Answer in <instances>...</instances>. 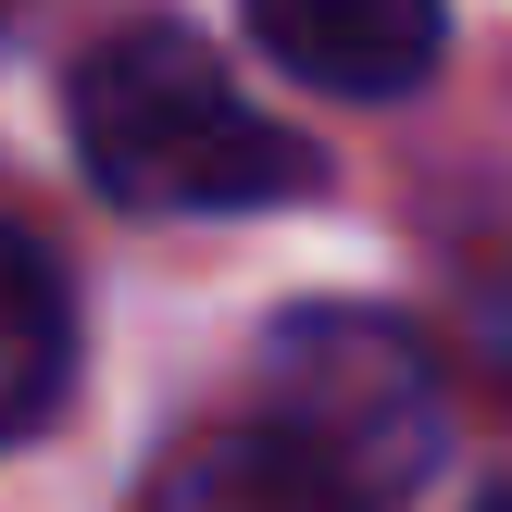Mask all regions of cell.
<instances>
[{
  "mask_svg": "<svg viewBox=\"0 0 512 512\" xmlns=\"http://www.w3.org/2000/svg\"><path fill=\"white\" fill-rule=\"evenodd\" d=\"M63 125H75L88 188L125 200V213H275V200L325 188V163L275 113H250L225 88V63L175 25L100 38L63 88Z\"/></svg>",
  "mask_w": 512,
  "mask_h": 512,
  "instance_id": "obj_1",
  "label": "cell"
},
{
  "mask_svg": "<svg viewBox=\"0 0 512 512\" xmlns=\"http://www.w3.org/2000/svg\"><path fill=\"white\" fill-rule=\"evenodd\" d=\"M263 425L338 512H400L438 475L450 400H438V350L375 300H313L263 338Z\"/></svg>",
  "mask_w": 512,
  "mask_h": 512,
  "instance_id": "obj_2",
  "label": "cell"
},
{
  "mask_svg": "<svg viewBox=\"0 0 512 512\" xmlns=\"http://www.w3.org/2000/svg\"><path fill=\"white\" fill-rule=\"evenodd\" d=\"M238 25L300 88H338V100H400V88H425L438 50H450L438 0H238Z\"/></svg>",
  "mask_w": 512,
  "mask_h": 512,
  "instance_id": "obj_3",
  "label": "cell"
},
{
  "mask_svg": "<svg viewBox=\"0 0 512 512\" xmlns=\"http://www.w3.org/2000/svg\"><path fill=\"white\" fill-rule=\"evenodd\" d=\"M75 388V288L38 238H0V450L38 438Z\"/></svg>",
  "mask_w": 512,
  "mask_h": 512,
  "instance_id": "obj_4",
  "label": "cell"
},
{
  "mask_svg": "<svg viewBox=\"0 0 512 512\" xmlns=\"http://www.w3.org/2000/svg\"><path fill=\"white\" fill-rule=\"evenodd\" d=\"M138 512H338L263 425H213V438L163 450V475L138 488Z\"/></svg>",
  "mask_w": 512,
  "mask_h": 512,
  "instance_id": "obj_5",
  "label": "cell"
},
{
  "mask_svg": "<svg viewBox=\"0 0 512 512\" xmlns=\"http://www.w3.org/2000/svg\"><path fill=\"white\" fill-rule=\"evenodd\" d=\"M475 512H512V500H475Z\"/></svg>",
  "mask_w": 512,
  "mask_h": 512,
  "instance_id": "obj_6",
  "label": "cell"
}]
</instances>
